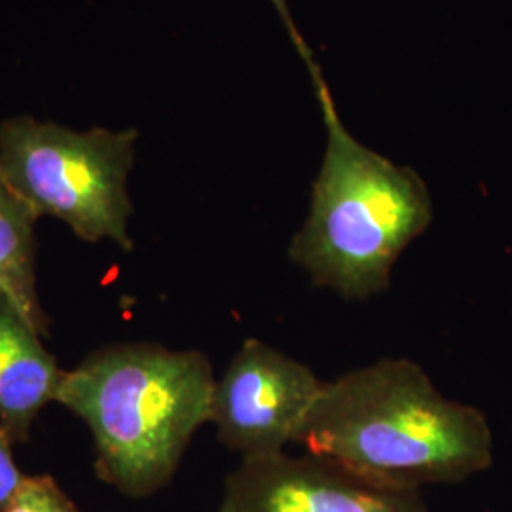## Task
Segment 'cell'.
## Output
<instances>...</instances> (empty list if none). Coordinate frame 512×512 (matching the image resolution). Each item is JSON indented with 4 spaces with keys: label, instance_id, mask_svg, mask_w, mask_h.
I'll use <instances>...</instances> for the list:
<instances>
[{
    "label": "cell",
    "instance_id": "6",
    "mask_svg": "<svg viewBox=\"0 0 512 512\" xmlns=\"http://www.w3.org/2000/svg\"><path fill=\"white\" fill-rule=\"evenodd\" d=\"M219 512H429L418 488L304 452L241 459Z\"/></svg>",
    "mask_w": 512,
    "mask_h": 512
},
{
    "label": "cell",
    "instance_id": "10",
    "mask_svg": "<svg viewBox=\"0 0 512 512\" xmlns=\"http://www.w3.org/2000/svg\"><path fill=\"white\" fill-rule=\"evenodd\" d=\"M14 444L10 433L0 425V512L8 507L25 478L12 454Z\"/></svg>",
    "mask_w": 512,
    "mask_h": 512
},
{
    "label": "cell",
    "instance_id": "5",
    "mask_svg": "<svg viewBox=\"0 0 512 512\" xmlns=\"http://www.w3.org/2000/svg\"><path fill=\"white\" fill-rule=\"evenodd\" d=\"M323 385L310 366L249 338L215 384L211 423L241 459L281 454L294 444Z\"/></svg>",
    "mask_w": 512,
    "mask_h": 512
},
{
    "label": "cell",
    "instance_id": "8",
    "mask_svg": "<svg viewBox=\"0 0 512 512\" xmlns=\"http://www.w3.org/2000/svg\"><path fill=\"white\" fill-rule=\"evenodd\" d=\"M37 220V213L0 173V293L46 336L50 321L37 293Z\"/></svg>",
    "mask_w": 512,
    "mask_h": 512
},
{
    "label": "cell",
    "instance_id": "1",
    "mask_svg": "<svg viewBox=\"0 0 512 512\" xmlns=\"http://www.w3.org/2000/svg\"><path fill=\"white\" fill-rule=\"evenodd\" d=\"M294 446L391 484H458L486 471V416L444 397L410 359H380L325 382Z\"/></svg>",
    "mask_w": 512,
    "mask_h": 512
},
{
    "label": "cell",
    "instance_id": "11",
    "mask_svg": "<svg viewBox=\"0 0 512 512\" xmlns=\"http://www.w3.org/2000/svg\"><path fill=\"white\" fill-rule=\"evenodd\" d=\"M270 4L274 6L277 16H279L283 27H285V31L289 33V38H291L296 52L300 54L302 61L306 63V67H308V71H310V76L321 73V67L315 63V57L311 54L308 42L300 35V31H298V27H296V23H294L291 8H289V0H270Z\"/></svg>",
    "mask_w": 512,
    "mask_h": 512
},
{
    "label": "cell",
    "instance_id": "9",
    "mask_svg": "<svg viewBox=\"0 0 512 512\" xmlns=\"http://www.w3.org/2000/svg\"><path fill=\"white\" fill-rule=\"evenodd\" d=\"M4 512H82L50 475L25 476Z\"/></svg>",
    "mask_w": 512,
    "mask_h": 512
},
{
    "label": "cell",
    "instance_id": "2",
    "mask_svg": "<svg viewBox=\"0 0 512 512\" xmlns=\"http://www.w3.org/2000/svg\"><path fill=\"white\" fill-rule=\"evenodd\" d=\"M213 366L198 349L114 344L67 370L57 403L88 423L97 476L148 497L177 473L196 431L211 421Z\"/></svg>",
    "mask_w": 512,
    "mask_h": 512
},
{
    "label": "cell",
    "instance_id": "4",
    "mask_svg": "<svg viewBox=\"0 0 512 512\" xmlns=\"http://www.w3.org/2000/svg\"><path fill=\"white\" fill-rule=\"evenodd\" d=\"M135 129L74 131L33 116L0 126V173L40 217L65 222L84 241L133 249L128 177Z\"/></svg>",
    "mask_w": 512,
    "mask_h": 512
},
{
    "label": "cell",
    "instance_id": "3",
    "mask_svg": "<svg viewBox=\"0 0 512 512\" xmlns=\"http://www.w3.org/2000/svg\"><path fill=\"white\" fill-rule=\"evenodd\" d=\"M327 147L311 186L310 211L289 260L315 287L363 302L391 287L404 249L425 234L433 202L414 167L391 162L349 133L323 73L311 78Z\"/></svg>",
    "mask_w": 512,
    "mask_h": 512
},
{
    "label": "cell",
    "instance_id": "7",
    "mask_svg": "<svg viewBox=\"0 0 512 512\" xmlns=\"http://www.w3.org/2000/svg\"><path fill=\"white\" fill-rule=\"evenodd\" d=\"M65 374L42 334L0 293V425L14 442L29 440L38 412L57 401Z\"/></svg>",
    "mask_w": 512,
    "mask_h": 512
}]
</instances>
